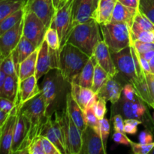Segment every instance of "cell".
Returning a JSON list of instances; mask_svg holds the SVG:
<instances>
[{
	"instance_id": "obj_1",
	"label": "cell",
	"mask_w": 154,
	"mask_h": 154,
	"mask_svg": "<svg viewBox=\"0 0 154 154\" xmlns=\"http://www.w3.org/2000/svg\"><path fill=\"white\" fill-rule=\"evenodd\" d=\"M100 31V26L95 20L78 24L71 31L67 43L72 44L91 57L98 44L102 41Z\"/></svg>"
},
{
	"instance_id": "obj_2",
	"label": "cell",
	"mask_w": 154,
	"mask_h": 154,
	"mask_svg": "<svg viewBox=\"0 0 154 154\" xmlns=\"http://www.w3.org/2000/svg\"><path fill=\"white\" fill-rule=\"evenodd\" d=\"M90 57L72 44L66 43L60 49L59 72L69 84L81 73Z\"/></svg>"
},
{
	"instance_id": "obj_3",
	"label": "cell",
	"mask_w": 154,
	"mask_h": 154,
	"mask_svg": "<svg viewBox=\"0 0 154 154\" xmlns=\"http://www.w3.org/2000/svg\"><path fill=\"white\" fill-rule=\"evenodd\" d=\"M29 120L30 124L29 132V142H31L36 137L40 136L43 126L48 120L47 107L42 93H39L28 102L17 108Z\"/></svg>"
},
{
	"instance_id": "obj_4",
	"label": "cell",
	"mask_w": 154,
	"mask_h": 154,
	"mask_svg": "<svg viewBox=\"0 0 154 154\" xmlns=\"http://www.w3.org/2000/svg\"><path fill=\"white\" fill-rule=\"evenodd\" d=\"M100 26L103 41L111 53L119 52L132 45L131 27L122 23H109Z\"/></svg>"
},
{
	"instance_id": "obj_5",
	"label": "cell",
	"mask_w": 154,
	"mask_h": 154,
	"mask_svg": "<svg viewBox=\"0 0 154 154\" xmlns=\"http://www.w3.org/2000/svg\"><path fill=\"white\" fill-rule=\"evenodd\" d=\"M74 0H66V2L57 9L55 16L50 26L54 27L58 32L60 41V49L67 43L72 30V11Z\"/></svg>"
},
{
	"instance_id": "obj_6",
	"label": "cell",
	"mask_w": 154,
	"mask_h": 154,
	"mask_svg": "<svg viewBox=\"0 0 154 154\" xmlns=\"http://www.w3.org/2000/svg\"><path fill=\"white\" fill-rule=\"evenodd\" d=\"M47 26L43 21L32 11H24L23 35L38 48L45 41Z\"/></svg>"
},
{
	"instance_id": "obj_7",
	"label": "cell",
	"mask_w": 154,
	"mask_h": 154,
	"mask_svg": "<svg viewBox=\"0 0 154 154\" xmlns=\"http://www.w3.org/2000/svg\"><path fill=\"white\" fill-rule=\"evenodd\" d=\"M60 50L56 51L49 48L47 42L44 41L38 48L35 77L38 81L42 77L49 73L51 70L59 69Z\"/></svg>"
},
{
	"instance_id": "obj_8",
	"label": "cell",
	"mask_w": 154,
	"mask_h": 154,
	"mask_svg": "<svg viewBox=\"0 0 154 154\" xmlns=\"http://www.w3.org/2000/svg\"><path fill=\"white\" fill-rule=\"evenodd\" d=\"M64 121L68 154H81L82 149V132L69 116L67 108L62 111Z\"/></svg>"
},
{
	"instance_id": "obj_9",
	"label": "cell",
	"mask_w": 154,
	"mask_h": 154,
	"mask_svg": "<svg viewBox=\"0 0 154 154\" xmlns=\"http://www.w3.org/2000/svg\"><path fill=\"white\" fill-rule=\"evenodd\" d=\"M30 124L26 117L20 111L17 113L16 126L11 145V153H27Z\"/></svg>"
},
{
	"instance_id": "obj_10",
	"label": "cell",
	"mask_w": 154,
	"mask_h": 154,
	"mask_svg": "<svg viewBox=\"0 0 154 154\" xmlns=\"http://www.w3.org/2000/svg\"><path fill=\"white\" fill-rule=\"evenodd\" d=\"M42 84V93L45 99V105L47 107V113L50 111L51 108L54 106L57 99L61 93V81L63 79L61 74L57 69V72L51 75L46 74Z\"/></svg>"
},
{
	"instance_id": "obj_11",
	"label": "cell",
	"mask_w": 154,
	"mask_h": 154,
	"mask_svg": "<svg viewBox=\"0 0 154 154\" xmlns=\"http://www.w3.org/2000/svg\"><path fill=\"white\" fill-rule=\"evenodd\" d=\"M112 58L117 70L121 72L131 83L138 80L135 60L132 57L131 46L119 52L111 53Z\"/></svg>"
},
{
	"instance_id": "obj_12",
	"label": "cell",
	"mask_w": 154,
	"mask_h": 154,
	"mask_svg": "<svg viewBox=\"0 0 154 154\" xmlns=\"http://www.w3.org/2000/svg\"><path fill=\"white\" fill-rule=\"evenodd\" d=\"M23 9L24 11L34 12L47 28L50 27L57 11L53 0H23Z\"/></svg>"
},
{
	"instance_id": "obj_13",
	"label": "cell",
	"mask_w": 154,
	"mask_h": 154,
	"mask_svg": "<svg viewBox=\"0 0 154 154\" xmlns=\"http://www.w3.org/2000/svg\"><path fill=\"white\" fill-rule=\"evenodd\" d=\"M23 32V18L13 28L0 35L1 60L10 55L19 44Z\"/></svg>"
},
{
	"instance_id": "obj_14",
	"label": "cell",
	"mask_w": 154,
	"mask_h": 154,
	"mask_svg": "<svg viewBox=\"0 0 154 154\" xmlns=\"http://www.w3.org/2000/svg\"><path fill=\"white\" fill-rule=\"evenodd\" d=\"M105 149L100 134L87 126L82 132L81 154H105Z\"/></svg>"
},
{
	"instance_id": "obj_15",
	"label": "cell",
	"mask_w": 154,
	"mask_h": 154,
	"mask_svg": "<svg viewBox=\"0 0 154 154\" xmlns=\"http://www.w3.org/2000/svg\"><path fill=\"white\" fill-rule=\"evenodd\" d=\"M17 108L15 106L5 123L0 126V148L3 154H11V145L17 119Z\"/></svg>"
},
{
	"instance_id": "obj_16",
	"label": "cell",
	"mask_w": 154,
	"mask_h": 154,
	"mask_svg": "<svg viewBox=\"0 0 154 154\" xmlns=\"http://www.w3.org/2000/svg\"><path fill=\"white\" fill-rule=\"evenodd\" d=\"M93 14V0H74L72 11V29L78 24L94 20Z\"/></svg>"
},
{
	"instance_id": "obj_17",
	"label": "cell",
	"mask_w": 154,
	"mask_h": 154,
	"mask_svg": "<svg viewBox=\"0 0 154 154\" xmlns=\"http://www.w3.org/2000/svg\"><path fill=\"white\" fill-rule=\"evenodd\" d=\"M35 75H32L19 83L17 96L15 102L17 108L20 107L23 104L42 93V89H39Z\"/></svg>"
},
{
	"instance_id": "obj_18",
	"label": "cell",
	"mask_w": 154,
	"mask_h": 154,
	"mask_svg": "<svg viewBox=\"0 0 154 154\" xmlns=\"http://www.w3.org/2000/svg\"><path fill=\"white\" fill-rule=\"evenodd\" d=\"M93 57L96 59V63L102 66L112 78H114L118 74L119 71L114 64L111 51L103 40L98 44Z\"/></svg>"
},
{
	"instance_id": "obj_19",
	"label": "cell",
	"mask_w": 154,
	"mask_h": 154,
	"mask_svg": "<svg viewBox=\"0 0 154 154\" xmlns=\"http://www.w3.org/2000/svg\"><path fill=\"white\" fill-rule=\"evenodd\" d=\"M70 84L71 94L83 111L88 106L94 105L99 97L91 88L83 87L73 82Z\"/></svg>"
},
{
	"instance_id": "obj_20",
	"label": "cell",
	"mask_w": 154,
	"mask_h": 154,
	"mask_svg": "<svg viewBox=\"0 0 154 154\" xmlns=\"http://www.w3.org/2000/svg\"><path fill=\"white\" fill-rule=\"evenodd\" d=\"M123 92V87L114 78L110 77L108 81L105 83L99 93L98 96L105 99L107 102H111L112 104H115L120 100Z\"/></svg>"
},
{
	"instance_id": "obj_21",
	"label": "cell",
	"mask_w": 154,
	"mask_h": 154,
	"mask_svg": "<svg viewBox=\"0 0 154 154\" xmlns=\"http://www.w3.org/2000/svg\"><path fill=\"white\" fill-rule=\"evenodd\" d=\"M138 10L117 2L113 12L111 23H122L132 27Z\"/></svg>"
},
{
	"instance_id": "obj_22",
	"label": "cell",
	"mask_w": 154,
	"mask_h": 154,
	"mask_svg": "<svg viewBox=\"0 0 154 154\" xmlns=\"http://www.w3.org/2000/svg\"><path fill=\"white\" fill-rule=\"evenodd\" d=\"M66 108L69 111V116L72 117L76 126L79 128L80 131L83 132V131L87 126L84 112L82 108L79 106V105L72 97L71 93L66 95Z\"/></svg>"
},
{
	"instance_id": "obj_23",
	"label": "cell",
	"mask_w": 154,
	"mask_h": 154,
	"mask_svg": "<svg viewBox=\"0 0 154 154\" xmlns=\"http://www.w3.org/2000/svg\"><path fill=\"white\" fill-rule=\"evenodd\" d=\"M38 49L30 41H29L26 38L24 37L23 35L21 38L19 44L17 46V48L14 50L12 52L13 55L14 61L15 66H16L17 72L18 75V67H19L20 63H22L26 58L31 55L34 51Z\"/></svg>"
},
{
	"instance_id": "obj_24",
	"label": "cell",
	"mask_w": 154,
	"mask_h": 154,
	"mask_svg": "<svg viewBox=\"0 0 154 154\" xmlns=\"http://www.w3.org/2000/svg\"><path fill=\"white\" fill-rule=\"evenodd\" d=\"M117 2L107 1V0H100L97 9L95 11L93 14V19L99 25L111 23L113 12H114V9Z\"/></svg>"
},
{
	"instance_id": "obj_25",
	"label": "cell",
	"mask_w": 154,
	"mask_h": 154,
	"mask_svg": "<svg viewBox=\"0 0 154 154\" xmlns=\"http://www.w3.org/2000/svg\"><path fill=\"white\" fill-rule=\"evenodd\" d=\"M96 63H97L96 61V59L93 56L90 57L81 73L75 78V79L72 82L83 87L92 88L93 83V76H94L95 65Z\"/></svg>"
},
{
	"instance_id": "obj_26",
	"label": "cell",
	"mask_w": 154,
	"mask_h": 154,
	"mask_svg": "<svg viewBox=\"0 0 154 154\" xmlns=\"http://www.w3.org/2000/svg\"><path fill=\"white\" fill-rule=\"evenodd\" d=\"M38 48L31 55L26 58L18 67V81L19 83L32 75H35L36 64H37Z\"/></svg>"
},
{
	"instance_id": "obj_27",
	"label": "cell",
	"mask_w": 154,
	"mask_h": 154,
	"mask_svg": "<svg viewBox=\"0 0 154 154\" xmlns=\"http://www.w3.org/2000/svg\"><path fill=\"white\" fill-rule=\"evenodd\" d=\"M19 81L18 76H8L4 85L0 89V97H5L13 102H16L17 96Z\"/></svg>"
},
{
	"instance_id": "obj_28",
	"label": "cell",
	"mask_w": 154,
	"mask_h": 154,
	"mask_svg": "<svg viewBox=\"0 0 154 154\" xmlns=\"http://www.w3.org/2000/svg\"><path fill=\"white\" fill-rule=\"evenodd\" d=\"M40 136L46 137L47 138H48L59 149V150L61 152L62 154H68L66 148L63 145V144L60 142L55 131H54V127H53V120L51 116H48L46 123L42 127Z\"/></svg>"
},
{
	"instance_id": "obj_29",
	"label": "cell",
	"mask_w": 154,
	"mask_h": 154,
	"mask_svg": "<svg viewBox=\"0 0 154 154\" xmlns=\"http://www.w3.org/2000/svg\"><path fill=\"white\" fill-rule=\"evenodd\" d=\"M146 108L140 102L124 101L123 113L126 118L139 119L145 114Z\"/></svg>"
},
{
	"instance_id": "obj_30",
	"label": "cell",
	"mask_w": 154,
	"mask_h": 154,
	"mask_svg": "<svg viewBox=\"0 0 154 154\" xmlns=\"http://www.w3.org/2000/svg\"><path fill=\"white\" fill-rule=\"evenodd\" d=\"M131 84L133 85L134 88H135V92H136V95L141 100L145 102L146 104L150 106L151 108H153V102L150 96V91H149L148 84H147V79L145 78H142V79H138L137 81H133Z\"/></svg>"
},
{
	"instance_id": "obj_31",
	"label": "cell",
	"mask_w": 154,
	"mask_h": 154,
	"mask_svg": "<svg viewBox=\"0 0 154 154\" xmlns=\"http://www.w3.org/2000/svg\"><path fill=\"white\" fill-rule=\"evenodd\" d=\"M111 77L103 68L99 66L98 63L95 65L94 69V76H93V83L92 90L95 93L97 94L102 86L105 84V83L108 81V78Z\"/></svg>"
},
{
	"instance_id": "obj_32",
	"label": "cell",
	"mask_w": 154,
	"mask_h": 154,
	"mask_svg": "<svg viewBox=\"0 0 154 154\" xmlns=\"http://www.w3.org/2000/svg\"><path fill=\"white\" fill-rule=\"evenodd\" d=\"M23 16L24 11L21 8L0 21V35L13 28L15 25H17V23L22 20Z\"/></svg>"
},
{
	"instance_id": "obj_33",
	"label": "cell",
	"mask_w": 154,
	"mask_h": 154,
	"mask_svg": "<svg viewBox=\"0 0 154 154\" xmlns=\"http://www.w3.org/2000/svg\"><path fill=\"white\" fill-rule=\"evenodd\" d=\"M21 8L22 1H0V21Z\"/></svg>"
},
{
	"instance_id": "obj_34",
	"label": "cell",
	"mask_w": 154,
	"mask_h": 154,
	"mask_svg": "<svg viewBox=\"0 0 154 154\" xmlns=\"http://www.w3.org/2000/svg\"><path fill=\"white\" fill-rule=\"evenodd\" d=\"M132 42L134 40H138L144 42L154 43V31L142 30L133 23L131 27Z\"/></svg>"
},
{
	"instance_id": "obj_35",
	"label": "cell",
	"mask_w": 154,
	"mask_h": 154,
	"mask_svg": "<svg viewBox=\"0 0 154 154\" xmlns=\"http://www.w3.org/2000/svg\"><path fill=\"white\" fill-rule=\"evenodd\" d=\"M45 41L51 49L56 50V51L60 50V37H59L57 29L54 27H48L45 33Z\"/></svg>"
},
{
	"instance_id": "obj_36",
	"label": "cell",
	"mask_w": 154,
	"mask_h": 154,
	"mask_svg": "<svg viewBox=\"0 0 154 154\" xmlns=\"http://www.w3.org/2000/svg\"><path fill=\"white\" fill-rule=\"evenodd\" d=\"M84 112L87 126L93 128L96 132L100 134V122L95 114L94 110H93V105L87 107L84 110Z\"/></svg>"
},
{
	"instance_id": "obj_37",
	"label": "cell",
	"mask_w": 154,
	"mask_h": 154,
	"mask_svg": "<svg viewBox=\"0 0 154 154\" xmlns=\"http://www.w3.org/2000/svg\"><path fill=\"white\" fill-rule=\"evenodd\" d=\"M0 69H2L8 76H9V75L10 76H18L12 53L7 57L1 60Z\"/></svg>"
},
{
	"instance_id": "obj_38",
	"label": "cell",
	"mask_w": 154,
	"mask_h": 154,
	"mask_svg": "<svg viewBox=\"0 0 154 154\" xmlns=\"http://www.w3.org/2000/svg\"><path fill=\"white\" fill-rule=\"evenodd\" d=\"M134 23L142 30L147 31H154V23L147 17L143 14L138 10L135 15Z\"/></svg>"
},
{
	"instance_id": "obj_39",
	"label": "cell",
	"mask_w": 154,
	"mask_h": 154,
	"mask_svg": "<svg viewBox=\"0 0 154 154\" xmlns=\"http://www.w3.org/2000/svg\"><path fill=\"white\" fill-rule=\"evenodd\" d=\"M138 11L154 23V0H140Z\"/></svg>"
},
{
	"instance_id": "obj_40",
	"label": "cell",
	"mask_w": 154,
	"mask_h": 154,
	"mask_svg": "<svg viewBox=\"0 0 154 154\" xmlns=\"http://www.w3.org/2000/svg\"><path fill=\"white\" fill-rule=\"evenodd\" d=\"M28 154H45L43 143L40 136L36 137L29 144L27 147Z\"/></svg>"
},
{
	"instance_id": "obj_41",
	"label": "cell",
	"mask_w": 154,
	"mask_h": 154,
	"mask_svg": "<svg viewBox=\"0 0 154 154\" xmlns=\"http://www.w3.org/2000/svg\"><path fill=\"white\" fill-rule=\"evenodd\" d=\"M130 146L132 147V151L135 154H147L150 153L154 148V141L150 144H144L141 143H135L131 141Z\"/></svg>"
},
{
	"instance_id": "obj_42",
	"label": "cell",
	"mask_w": 154,
	"mask_h": 154,
	"mask_svg": "<svg viewBox=\"0 0 154 154\" xmlns=\"http://www.w3.org/2000/svg\"><path fill=\"white\" fill-rule=\"evenodd\" d=\"M99 97V96H98ZM106 102L107 101L103 98L99 97L96 103L93 105V110L96 114V117L99 120L105 118V115L106 114Z\"/></svg>"
},
{
	"instance_id": "obj_43",
	"label": "cell",
	"mask_w": 154,
	"mask_h": 154,
	"mask_svg": "<svg viewBox=\"0 0 154 154\" xmlns=\"http://www.w3.org/2000/svg\"><path fill=\"white\" fill-rule=\"evenodd\" d=\"M140 124L141 122L138 119L126 118L124 120V132L134 135L138 131V126Z\"/></svg>"
},
{
	"instance_id": "obj_44",
	"label": "cell",
	"mask_w": 154,
	"mask_h": 154,
	"mask_svg": "<svg viewBox=\"0 0 154 154\" xmlns=\"http://www.w3.org/2000/svg\"><path fill=\"white\" fill-rule=\"evenodd\" d=\"M99 122H100V135L101 137H102V141H103L104 146L106 148L107 140H108V136H109L111 126H110L109 121L105 117L102 120H99Z\"/></svg>"
},
{
	"instance_id": "obj_45",
	"label": "cell",
	"mask_w": 154,
	"mask_h": 154,
	"mask_svg": "<svg viewBox=\"0 0 154 154\" xmlns=\"http://www.w3.org/2000/svg\"><path fill=\"white\" fill-rule=\"evenodd\" d=\"M135 49L136 50L138 54H143L150 51L154 50V43H149V42H141L138 40H134L132 42V45Z\"/></svg>"
},
{
	"instance_id": "obj_46",
	"label": "cell",
	"mask_w": 154,
	"mask_h": 154,
	"mask_svg": "<svg viewBox=\"0 0 154 154\" xmlns=\"http://www.w3.org/2000/svg\"><path fill=\"white\" fill-rule=\"evenodd\" d=\"M123 94L124 96V101H130V102H135V96L136 92L132 84H129L125 85L123 87Z\"/></svg>"
},
{
	"instance_id": "obj_47",
	"label": "cell",
	"mask_w": 154,
	"mask_h": 154,
	"mask_svg": "<svg viewBox=\"0 0 154 154\" xmlns=\"http://www.w3.org/2000/svg\"><path fill=\"white\" fill-rule=\"evenodd\" d=\"M43 143L45 154H62L59 149L46 137L40 136Z\"/></svg>"
},
{
	"instance_id": "obj_48",
	"label": "cell",
	"mask_w": 154,
	"mask_h": 154,
	"mask_svg": "<svg viewBox=\"0 0 154 154\" xmlns=\"http://www.w3.org/2000/svg\"><path fill=\"white\" fill-rule=\"evenodd\" d=\"M112 138L114 142L119 144H123V145L129 146L131 144V140L125 135V132H115L112 135Z\"/></svg>"
},
{
	"instance_id": "obj_49",
	"label": "cell",
	"mask_w": 154,
	"mask_h": 154,
	"mask_svg": "<svg viewBox=\"0 0 154 154\" xmlns=\"http://www.w3.org/2000/svg\"><path fill=\"white\" fill-rule=\"evenodd\" d=\"M15 106L16 104L13 101L5 97H0V110L5 112H11Z\"/></svg>"
},
{
	"instance_id": "obj_50",
	"label": "cell",
	"mask_w": 154,
	"mask_h": 154,
	"mask_svg": "<svg viewBox=\"0 0 154 154\" xmlns=\"http://www.w3.org/2000/svg\"><path fill=\"white\" fill-rule=\"evenodd\" d=\"M113 124L115 132H124V120L120 114H117L113 117Z\"/></svg>"
},
{
	"instance_id": "obj_51",
	"label": "cell",
	"mask_w": 154,
	"mask_h": 154,
	"mask_svg": "<svg viewBox=\"0 0 154 154\" xmlns=\"http://www.w3.org/2000/svg\"><path fill=\"white\" fill-rule=\"evenodd\" d=\"M146 75V79H147V84H148V88L149 91H150V96L153 100V105H154V74L148 73L145 74ZM154 109V107H153Z\"/></svg>"
},
{
	"instance_id": "obj_52",
	"label": "cell",
	"mask_w": 154,
	"mask_h": 154,
	"mask_svg": "<svg viewBox=\"0 0 154 154\" xmlns=\"http://www.w3.org/2000/svg\"><path fill=\"white\" fill-rule=\"evenodd\" d=\"M153 142V136L147 132H141L139 135V143L144 144H150Z\"/></svg>"
},
{
	"instance_id": "obj_53",
	"label": "cell",
	"mask_w": 154,
	"mask_h": 154,
	"mask_svg": "<svg viewBox=\"0 0 154 154\" xmlns=\"http://www.w3.org/2000/svg\"><path fill=\"white\" fill-rule=\"evenodd\" d=\"M140 0H118L120 3L128 7L138 9Z\"/></svg>"
},
{
	"instance_id": "obj_54",
	"label": "cell",
	"mask_w": 154,
	"mask_h": 154,
	"mask_svg": "<svg viewBox=\"0 0 154 154\" xmlns=\"http://www.w3.org/2000/svg\"><path fill=\"white\" fill-rule=\"evenodd\" d=\"M139 59H140V63H141V68H142L144 73L145 74L151 73V70H150V63H149V61H147V60H145V59L142 58V57H141L140 56H139Z\"/></svg>"
},
{
	"instance_id": "obj_55",
	"label": "cell",
	"mask_w": 154,
	"mask_h": 154,
	"mask_svg": "<svg viewBox=\"0 0 154 154\" xmlns=\"http://www.w3.org/2000/svg\"><path fill=\"white\" fill-rule=\"evenodd\" d=\"M11 112H5V111H2V110H0V126H2L5 123V121L8 120L9 116L11 115Z\"/></svg>"
},
{
	"instance_id": "obj_56",
	"label": "cell",
	"mask_w": 154,
	"mask_h": 154,
	"mask_svg": "<svg viewBox=\"0 0 154 154\" xmlns=\"http://www.w3.org/2000/svg\"><path fill=\"white\" fill-rule=\"evenodd\" d=\"M138 55L141 57H142V58L147 60V61H150L154 56V50L153 51H147V52L143 53V54H138Z\"/></svg>"
},
{
	"instance_id": "obj_57",
	"label": "cell",
	"mask_w": 154,
	"mask_h": 154,
	"mask_svg": "<svg viewBox=\"0 0 154 154\" xmlns=\"http://www.w3.org/2000/svg\"><path fill=\"white\" fill-rule=\"evenodd\" d=\"M6 78H7V75L5 73V72L2 69H0V89H1L2 87H3V85H4V83Z\"/></svg>"
},
{
	"instance_id": "obj_58",
	"label": "cell",
	"mask_w": 154,
	"mask_h": 154,
	"mask_svg": "<svg viewBox=\"0 0 154 154\" xmlns=\"http://www.w3.org/2000/svg\"><path fill=\"white\" fill-rule=\"evenodd\" d=\"M149 63H150V70H151V73L154 74V56L153 58L149 61Z\"/></svg>"
},
{
	"instance_id": "obj_59",
	"label": "cell",
	"mask_w": 154,
	"mask_h": 154,
	"mask_svg": "<svg viewBox=\"0 0 154 154\" xmlns=\"http://www.w3.org/2000/svg\"><path fill=\"white\" fill-rule=\"evenodd\" d=\"M99 2H100V0H93V4H94V12L97 9L98 6H99Z\"/></svg>"
},
{
	"instance_id": "obj_60",
	"label": "cell",
	"mask_w": 154,
	"mask_h": 154,
	"mask_svg": "<svg viewBox=\"0 0 154 154\" xmlns=\"http://www.w3.org/2000/svg\"><path fill=\"white\" fill-rule=\"evenodd\" d=\"M53 1H54V5L55 6L56 9H57L59 8V5H60V0H53Z\"/></svg>"
},
{
	"instance_id": "obj_61",
	"label": "cell",
	"mask_w": 154,
	"mask_h": 154,
	"mask_svg": "<svg viewBox=\"0 0 154 154\" xmlns=\"http://www.w3.org/2000/svg\"><path fill=\"white\" fill-rule=\"evenodd\" d=\"M66 0H60V5H59V7H60V6H61L62 5H63V4H64V3L66 2Z\"/></svg>"
},
{
	"instance_id": "obj_62",
	"label": "cell",
	"mask_w": 154,
	"mask_h": 154,
	"mask_svg": "<svg viewBox=\"0 0 154 154\" xmlns=\"http://www.w3.org/2000/svg\"><path fill=\"white\" fill-rule=\"evenodd\" d=\"M0 1H22V2H23V0H0Z\"/></svg>"
},
{
	"instance_id": "obj_63",
	"label": "cell",
	"mask_w": 154,
	"mask_h": 154,
	"mask_svg": "<svg viewBox=\"0 0 154 154\" xmlns=\"http://www.w3.org/2000/svg\"><path fill=\"white\" fill-rule=\"evenodd\" d=\"M107 1H111V2H118V0H107Z\"/></svg>"
},
{
	"instance_id": "obj_64",
	"label": "cell",
	"mask_w": 154,
	"mask_h": 154,
	"mask_svg": "<svg viewBox=\"0 0 154 154\" xmlns=\"http://www.w3.org/2000/svg\"><path fill=\"white\" fill-rule=\"evenodd\" d=\"M150 153H153V154H154V148L153 149V150H152V151L150 152Z\"/></svg>"
}]
</instances>
